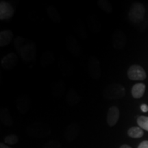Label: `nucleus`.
<instances>
[{
	"label": "nucleus",
	"mask_w": 148,
	"mask_h": 148,
	"mask_svg": "<svg viewBox=\"0 0 148 148\" xmlns=\"http://www.w3.org/2000/svg\"><path fill=\"white\" fill-rule=\"evenodd\" d=\"M125 89L121 84L112 83L107 85L103 92V96L105 99L109 100L120 99L124 97Z\"/></svg>",
	"instance_id": "1"
},
{
	"label": "nucleus",
	"mask_w": 148,
	"mask_h": 148,
	"mask_svg": "<svg viewBox=\"0 0 148 148\" xmlns=\"http://www.w3.org/2000/svg\"><path fill=\"white\" fill-rule=\"evenodd\" d=\"M145 12V8L143 3L139 2L132 3L128 12L130 21L133 23H140L144 19Z\"/></svg>",
	"instance_id": "2"
},
{
	"label": "nucleus",
	"mask_w": 148,
	"mask_h": 148,
	"mask_svg": "<svg viewBox=\"0 0 148 148\" xmlns=\"http://www.w3.org/2000/svg\"><path fill=\"white\" fill-rule=\"evenodd\" d=\"M18 54L22 60L25 62H30L34 60L36 55V48L34 42L27 41L18 50Z\"/></svg>",
	"instance_id": "3"
},
{
	"label": "nucleus",
	"mask_w": 148,
	"mask_h": 148,
	"mask_svg": "<svg viewBox=\"0 0 148 148\" xmlns=\"http://www.w3.org/2000/svg\"><path fill=\"white\" fill-rule=\"evenodd\" d=\"M127 75L131 80H144L147 77L145 71L138 64H133L130 66L127 70Z\"/></svg>",
	"instance_id": "4"
},
{
	"label": "nucleus",
	"mask_w": 148,
	"mask_h": 148,
	"mask_svg": "<svg viewBox=\"0 0 148 148\" xmlns=\"http://www.w3.org/2000/svg\"><path fill=\"white\" fill-rule=\"evenodd\" d=\"M88 73L92 78L99 79L101 75L100 62L95 56L90 57L88 61Z\"/></svg>",
	"instance_id": "5"
},
{
	"label": "nucleus",
	"mask_w": 148,
	"mask_h": 148,
	"mask_svg": "<svg viewBox=\"0 0 148 148\" xmlns=\"http://www.w3.org/2000/svg\"><path fill=\"white\" fill-rule=\"evenodd\" d=\"M14 9L10 3L5 1L0 2V19L8 20L14 15Z\"/></svg>",
	"instance_id": "6"
},
{
	"label": "nucleus",
	"mask_w": 148,
	"mask_h": 148,
	"mask_svg": "<svg viewBox=\"0 0 148 148\" xmlns=\"http://www.w3.org/2000/svg\"><path fill=\"white\" fill-rule=\"evenodd\" d=\"M65 45L67 50L73 55H78L81 52V47L76 38L68 35L65 38Z\"/></svg>",
	"instance_id": "7"
},
{
	"label": "nucleus",
	"mask_w": 148,
	"mask_h": 148,
	"mask_svg": "<svg viewBox=\"0 0 148 148\" xmlns=\"http://www.w3.org/2000/svg\"><path fill=\"white\" fill-rule=\"evenodd\" d=\"M18 57L14 53H10L5 56L1 60V64L3 69L10 70L17 64Z\"/></svg>",
	"instance_id": "8"
},
{
	"label": "nucleus",
	"mask_w": 148,
	"mask_h": 148,
	"mask_svg": "<svg viewBox=\"0 0 148 148\" xmlns=\"http://www.w3.org/2000/svg\"><path fill=\"white\" fill-rule=\"evenodd\" d=\"M119 116L120 112L118 107L115 106H111L108 109L106 116V121L109 126L112 127L115 125L118 121H119Z\"/></svg>",
	"instance_id": "9"
},
{
	"label": "nucleus",
	"mask_w": 148,
	"mask_h": 148,
	"mask_svg": "<svg viewBox=\"0 0 148 148\" xmlns=\"http://www.w3.org/2000/svg\"><path fill=\"white\" fill-rule=\"evenodd\" d=\"M112 45L116 49H121L125 45V36L121 31H115L112 34Z\"/></svg>",
	"instance_id": "10"
},
{
	"label": "nucleus",
	"mask_w": 148,
	"mask_h": 148,
	"mask_svg": "<svg viewBox=\"0 0 148 148\" xmlns=\"http://www.w3.org/2000/svg\"><path fill=\"white\" fill-rule=\"evenodd\" d=\"M16 108L22 114L25 113L30 108V101L26 95H21L16 101Z\"/></svg>",
	"instance_id": "11"
},
{
	"label": "nucleus",
	"mask_w": 148,
	"mask_h": 148,
	"mask_svg": "<svg viewBox=\"0 0 148 148\" xmlns=\"http://www.w3.org/2000/svg\"><path fill=\"white\" fill-rule=\"evenodd\" d=\"M66 101L69 106H76L80 102L81 96L75 90L70 89L66 95Z\"/></svg>",
	"instance_id": "12"
},
{
	"label": "nucleus",
	"mask_w": 148,
	"mask_h": 148,
	"mask_svg": "<svg viewBox=\"0 0 148 148\" xmlns=\"http://www.w3.org/2000/svg\"><path fill=\"white\" fill-rule=\"evenodd\" d=\"M65 85L62 80H58L53 83L51 86V93L55 97H61L64 95Z\"/></svg>",
	"instance_id": "13"
},
{
	"label": "nucleus",
	"mask_w": 148,
	"mask_h": 148,
	"mask_svg": "<svg viewBox=\"0 0 148 148\" xmlns=\"http://www.w3.org/2000/svg\"><path fill=\"white\" fill-rule=\"evenodd\" d=\"M13 38V33L10 29L2 30L0 32V47H5L10 43Z\"/></svg>",
	"instance_id": "14"
},
{
	"label": "nucleus",
	"mask_w": 148,
	"mask_h": 148,
	"mask_svg": "<svg viewBox=\"0 0 148 148\" xmlns=\"http://www.w3.org/2000/svg\"><path fill=\"white\" fill-rule=\"evenodd\" d=\"M145 84L143 83H137V84H135L134 86H132V97L135 98V99H139L143 97L144 93L145 91Z\"/></svg>",
	"instance_id": "15"
},
{
	"label": "nucleus",
	"mask_w": 148,
	"mask_h": 148,
	"mask_svg": "<svg viewBox=\"0 0 148 148\" xmlns=\"http://www.w3.org/2000/svg\"><path fill=\"white\" fill-rule=\"evenodd\" d=\"M47 15L55 23H60L61 21V17L58 10L55 6L52 5H49L47 8Z\"/></svg>",
	"instance_id": "16"
},
{
	"label": "nucleus",
	"mask_w": 148,
	"mask_h": 148,
	"mask_svg": "<svg viewBox=\"0 0 148 148\" xmlns=\"http://www.w3.org/2000/svg\"><path fill=\"white\" fill-rule=\"evenodd\" d=\"M0 119L3 124L5 125H12L13 121H12V118L10 115V112H9L8 109L5 108H2L0 111Z\"/></svg>",
	"instance_id": "17"
},
{
	"label": "nucleus",
	"mask_w": 148,
	"mask_h": 148,
	"mask_svg": "<svg viewBox=\"0 0 148 148\" xmlns=\"http://www.w3.org/2000/svg\"><path fill=\"white\" fill-rule=\"evenodd\" d=\"M144 132L140 127H132L127 130V135L133 138H141L143 136Z\"/></svg>",
	"instance_id": "18"
},
{
	"label": "nucleus",
	"mask_w": 148,
	"mask_h": 148,
	"mask_svg": "<svg viewBox=\"0 0 148 148\" xmlns=\"http://www.w3.org/2000/svg\"><path fill=\"white\" fill-rule=\"evenodd\" d=\"M97 4L99 8L106 13L110 14L112 12V6L108 0H98Z\"/></svg>",
	"instance_id": "19"
},
{
	"label": "nucleus",
	"mask_w": 148,
	"mask_h": 148,
	"mask_svg": "<svg viewBox=\"0 0 148 148\" xmlns=\"http://www.w3.org/2000/svg\"><path fill=\"white\" fill-rule=\"evenodd\" d=\"M77 134V127L75 124L70 125L66 130V137L67 139H73Z\"/></svg>",
	"instance_id": "20"
},
{
	"label": "nucleus",
	"mask_w": 148,
	"mask_h": 148,
	"mask_svg": "<svg viewBox=\"0 0 148 148\" xmlns=\"http://www.w3.org/2000/svg\"><path fill=\"white\" fill-rule=\"evenodd\" d=\"M137 124L141 129L148 131V116H140L137 119Z\"/></svg>",
	"instance_id": "21"
},
{
	"label": "nucleus",
	"mask_w": 148,
	"mask_h": 148,
	"mask_svg": "<svg viewBox=\"0 0 148 148\" xmlns=\"http://www.w3.org/2000/svg\"><path fill=\"white\" fill-rule=\"evenodd\" d=\"M18 137L15 134L8 135V136H6L4 138V143L10 145H15V144L18 143Z\"/></svg>",
	"instance_id": "22"
},
{
	"label": "nucleus",
	"mask_w": 148,
	"mask_h": 148,
	"mask_svg": "<svg viewBox=\"0 0 148 148\" xmlns=\"http://www.w3.org/2000/svg\"><path fill=\"white\" fill-rule=\"evenodd\" d=\"M27 42V41H26V39H25V38L21 36H18L16 37L15 40H14V46H15L16 49L18 50V49H19L21 47H23Z\"/></svg>",
	"instance_id": "23"
},
{
	"label": "nucleus",
	"mask_w": 148,
	"mask_h": 148,
	"mask_svg": "<svg viewBox=\"0 0 148 148\" xmlns=\"http://www.w3.org/2000/svg\"><path fill=\"white\" fill-rule=\"evenodd\" d=\"M45 148H60V144L57 142L50 141L46 144Z\"/></svg>",
	"instance_id": "24"
},
{
	"label": "nucleus",
	"mask_w": 148,
	"mask_h": 148,
	"mask_svg": "<svg viewBox=\"0 0 148 148\" xmlns=\"http://www.w3.org/2000/svg\"><path fill=\"white\" fill-rule=\"evenodd\" d=\"M138 148H148V140H143L138 146Z\"/></svg>",
	"instance_id": "25"
},
{
	"label": "nucleus",
	"mask_w": 148,
	"mask_h": 148,
	"mask_svg": "<svg viewBox=\"0 0 148 148\" xmlns=\"http://www.w3.org/2000/svg\"><path fill=\"white\" fill-rule=\"evenodd\" d=\"M140 110L142 112H148V105L145 104V103H143V104L140 105Z\"/></svg>",
	"instance_id": "26"
},
{
	"label": "nucleus",
	"mask_w": 148,
	"mask_h": 148,
	"mask_svg": "<svg viewBox=\"0 0 148 148\" xmlns=\"http://www.w3.org/2000/svg\"><path fill=\"white\" fill-rule=\"evenodd\" d=\"M0 148H12V147H10V146L5 145V143H0Z\"/></svg>",
	"instance_id": "27"
},
{
	"label": "nucleus",
	"mask_w": 148,
	"mask_h": 148,
	"mask_svg": "<svg viewBox=\"0 0 148 148\" xmlns=\"http://www.w3.org/2000/svg\"><path fill=\"white\" fill-rule=\"evenodd\" d=\"M119 148H132L128 145H122Z\"/></svg>",
	"instance_id": "28"
}]
</instances>
